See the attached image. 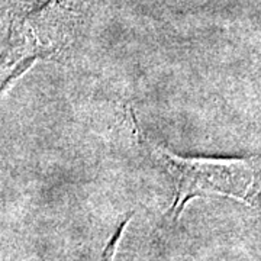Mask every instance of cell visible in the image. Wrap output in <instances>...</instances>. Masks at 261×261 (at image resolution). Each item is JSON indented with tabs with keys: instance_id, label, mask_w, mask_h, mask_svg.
Here are the masks:
<instances>
[{
	"instance_id": "2",
	"label": "cell",
	"mask_w": 261,
	"mask_h": 261,
	"mask_svg": "<svg viewBox=\"0 0 261 261\" xmlns=\"http://www.w3.org/2000/svg\"><path fill=\"white\" fill-rule=\"evenodd\" d=\"M61 5L51 0L35 12H16L10 19L8 45L0 54V94L37 60L54 56L67 41Z\"/></svg>"
},
{
	"instance_id": "3",
	"label": "cell",
	"mask_w": 261,
	"mask_h": 261,
	"mask_svg": "<svg viewBox=\"0 0 261 261\" xmlns=\"http://www.w3.org/2000/svg\"><path fill=\"white\" fill-rule=\"evenodd\" d=\"M130 218H132V215H129V216H128L123 222H121V225L118 226L116 232L113 233L112 240H111L109 244L105 247V251H103V255H102V261H113V258H115V254H116V247H118V243L121 241L122 232H123L125 226L129 224Z\"/></svg>"
},
{
	"instance_id": "1",
	"label": "cell",
	"mask_w": 261,
	"mask_h": 261,
	"mask_svg": "<svg viewBox=\"0 0 261 261\" xmlns=\"http://www.w3.org/2000/svg\"><path fill=\"white\" fill-rule=\"evenodd\" d=\"M138 141L170 173L176 185L173 212L181 214L189 199L195 196L222 195L244 199L255 177V157L250 159H183L151 141L141 129L137 115L128 108Z\"/></svg>"
}]
</instances>
